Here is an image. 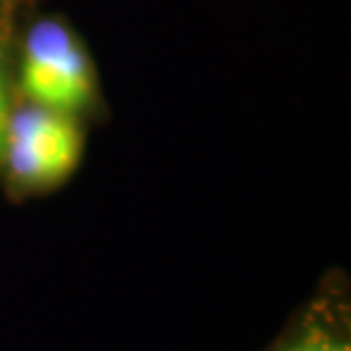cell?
Here are the masks:
<instances>
[{
    "label": "cell",
    "instance_id": "obj_1",
    "mask_svg": "<svg viewBox=\"0 0 351 351\" xmlns=\"http://www.w3.org/2000/svg\"><path fill=\"white\" fill-rule=\"evenodd\" d=\"M85 156L78 117L21 98L7 119L0 180L12 201L51 194L71 180Z\"/></svg>",
    "mask_w": 351,
    "mask_h": 351
},
{
    "label": "cell",
    "instance_id": "obj_2",
    "mask_svg": "<svg viewBox=\"0 0 351 351\" xmlns=\"http://www.w3.org/2000/svg\"><path fill=\"white\" fill-rule=\"evenodd\" d=\"M14 87L25 101L78 119L96 110L94 60L66 19L46 14L27 25L14 55Z\"/></svg>",
    "mask_w": 351,
    "mask_h": 351
},
{
    "label": "cell",
    "instance_id": "obj_3",
    "mask_svg": "<svg viewBox=\"0 0 351 351\" xmlns=\"http://www.w3.org/2000/svg\"><path fill=\"white\" fill-rule=\"evenodd\" d=\"M263 351H351V285L331 269Z\"/></svg>",
    "mask_w": 351,
    "mask_h": 351
},
{
    "label": "cell",
    "instance_id": "obj_4",
    "mask_svg": "<svg viewBox=\"0 0 351 351\" xmlns=\"http://www.w3.org/2000/svg\"><path fill=\"white\" fill-rule=\"evenodd\" d=\"M14 7L0 10V156H3L7 119L14 105Z\"/></svg>",
    "mask_w": 351,
    "mask_h": 351
},
{
    "label": "cell",
    "instance_id": "obj_5",
    "mask_svg": "<svg viewBox=\"0 0 351 351\" xmlns=\"http://www.w3.org/2000/svg\"><path fill=\"white\" fill-rule=\"evenodd\" d=\"M16 5V0H0V10H5V7H14Z\"/></svg>",
    "mask_w": 351,
    "mask_h": 351
}]
</instances>
